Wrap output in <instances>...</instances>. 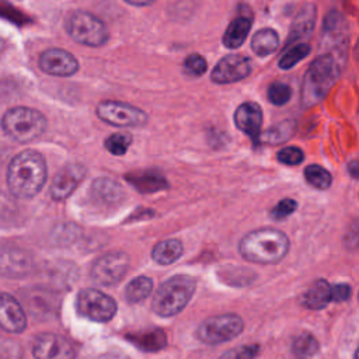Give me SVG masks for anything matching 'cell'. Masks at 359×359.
I'll return each instance as SVG.
<instances>
[{
	"mask_svg": "<svg viewBox=\"0 0 359 359\" xmlns=\"http://www.w3.org/2000/svg\"><path fill=\"white\" fill-rule=\"evenodd\" d=\"M0 359H21V348L15 341L0 338Z\"/></svg>",
	"mask_w": 359,
	"mask_h": 359,
	"instance_id": "obj_36",
	"label": "cell"
},
{
	"mask_svg": "<svg viewBox=\"0 0 359 359\" xmlns=\"http://www.w3.org/2000/svg\"><path fill=\"white\" fill-rule=\"evenodd\" d=\"M292 95V90L286 83L275 81L268 87V100L273 105H285Z\"/></svg>",
	"mask_w": 359,
	"mask_h": 359,
	"instance_id": "obj_32",
	"label": "cell"
},
{
	"mask_svg": "<svg viewBox=\"0 0 359 359\" xmlns=\"http://www.w3.org/2000/svg\"><path fill=\"white\" fill-rule=\"evenodd\" d=\"M339 57L344 56L339 53H324L311 62L302 86V101L304 105L318 102L334 86L342 69Z\"/></svg>",
	"mask_w": 359,
	"mask_h": 359,
	"instance_id": "obj_3",
	"label": "cell"
},
{
	"mask_svg": "<svg viewBox=\"0 0 359 359\" xmlns=\"http://www.w3.org/2000/svg\"><path fill=\"white\" fill-rule=\"evenodd\" d=\"M129 268V255L122 251L107 252L101 255L91 268V278L95 283L111 286L118 283Z\"/></svg>",
	"mask_w": 359,
	"mask_h": 359,
	"instance_id": "obj_10",
	"label": "cell"
},
{
	"mask_svg": "<svg viewBox=\"0 0 359 359\" xmlns=\"http://www.w3.org/2000/svg\"><path fill=\"white\" fill-rule=\"evenodd\" d=\"M130 143H132V136L129 133L118 132V133H112L111 136L107 137L105 147L111 154L122 156L126 153Z\"/></svg>",
	"mask_w": 359,
	"mask_h": 359,
	"instance_id": "obj_31",
	"label": "cell"
},
{
	"mask_svg": "<svg viewBox=\"0 0 359 359\" xmlns=\"http://www.w3.org/2000/svg\"><path fill=\"white\" fill-rule=\"evenodd\" d=\"M126 3H129V4H132V6H139V7H142V6H149V4H151L154 0H125Z\"/></svg>",
	"mask_w": 359,
	"mask_h": 359,
	"instance_id": "obj_41",
	"label": "cell"
},
{
	"mask_svg": "<svg viewBox=\"0 0 359 359\" xmlns=\"http://www.w3.org/2000/svg\"><path fill=\"white\" fill-rule=\"evenodd\" d=\"M314 22H316V7L311 4H307L296 15L293 25L290 28V32H289L286 45H290V43L302 39L303 36H307L313 31Z\"/></svg>",
	"mask_w": 359,
	"mask_h": 359,
	"instance_id": "obj_20",
	"label": "cell"
},
{
	"mask_svg": "<svg viewBox=\"0 0 359 359\" xmlns=\"http://www.w3.org/2000/svg\"><path fill=\"white\" fill-rule=\"evenodd\" d=\"M310 46L307 43H296L293 46H289L287 50L282 55L278 65L280 69H292L294 65H297L302 59H304L310 53Z\"/></svg>",
	"mask_w": 359,
	"mask_h": 359,
	"instance_id": "obj_30",
	"label": "cell"
},
{
	"mask_svg": "<svg viewBox=\"0 0 359 359\" xmlns=\"http://www.w3.org/2000/svg\"><path fill=\"white\" fill-rule=\"evenodd\" d=\"M46 172L43 156L35 150H24L18 153L8 165V189L17 198H32L42 189L46 181Z\"/></svg>",
	"mask_w": 359,
	"mask_h": 359,
	"instance_id": "obj_1",
	"label": "cell"
},
{
	"mask_svg": "<svg viewBox=\"0 0 359 359\" xmlns=\"http://www.w3.org/2000/svg\"><path fill=\"white\" fill-rule=\"evenodd\" d=\"M1 128L15 142L28 143L45 132L46 118L34 108L15 107L3 115Z\"/></svg>",
	"mask_w": 359,
	"mask_h": 359,
	"instance_id": "obj_5",
	"label": "cell"
},
{
	"mask_svg": "<svg viewBox=\"0 0 359 359\" xmlns=\"http://www.w3.org/2000/svg\"><path fill=\"white\" fill-rule=\"evenodd\" d=\"M14 203L11 201V198H8L6 194H3L0 191V220H8L11 219V215L14 213Z\"/></svg>",
	"mask_w": 359,
	"mask_h": 359,
	"instance_id": "obj_37",
	"label": "cell"
},
{
	"mask_svg": "<svg viewBox=\"0 0 359 359\" xmlns=\"http://www.w3.org/2000/svg\"><path fill=\"white\" fill-rule=\"evenodd\" d=\"M32 352L35 359H74L72 344L59 334H41L35 338Z\"/></svg>",
	"mask_w": 359,
	"mask_h": 359,
	"instance_id": "obj_12",
	"label": "cell"
},
{
	"mask_svg": "<svg viewBox=\"0 0 359 359\" xmlns=\"http://www.w3.org/2000/svg\"><path fill=\"white\" fill-rule=\"evenodd\" d=\"M31 255L17 247L0 250V273L6 276H24L31 271Z\"/></svg>",
	"mask_w": 359,
	"mask_h": 359,
	"instance_id": "obj_16",
	"label": "cell"
},
{
	"mask_svg": "<svg viewBox=\"0 0 359 359\" xmlns=\"http://www.w3.org/2000/svg\"><path fill=\"white\" fill-rule=\"evenodd\" d=\"M297 208V202L292 198H285L282 201H279L273 209L271 210V216L275 219V220H283L286 219L287 216H290Z\"/></svg>",
	"mask_w": 359,
	"mask_h": 359,
	"instance_id": "obj_34",
	"label": "cell"
},
{
	"mask_svg": "<svg viewBox=\"0 0 359 359\" xmlns=\"http://www.w3.org/2000/svg\"><path fill=\"white\" fill-rule=\"evenodd\" d=\"M77 313L88 320L107 323L116 313V302L98 289H81L76 299Z\"/></svg>",
	"mask_w": 359,
	"mask_h": 359,
	"instance_id": "obj_8",
	"label": "cell"
},
{
	"mask_svg": "<svg viewBox=\"0 0 359 359\" xmlns=\"http://www.w3.org/2000/svg\"><path fill=\"white\" fill-rule=\"evenodd\" d=\"M38 65L42 72L59 77L73 76L79 70V62L76 57L70 52L59 48L43 50L38 59Z\"/></svg>",
	"mask_w": 359,
	"mask_h": 359,
	"instance_id": "obj_11",
	"label": "cell"
},
{
	"mask_svg": "<svg viewBox=\"0 0 359 359\" xmlns=\"http://www.w3.org/2000/svg\"><path fill=\"white\" fill-rule=\"evenodd\" d=\"M332 290V302H344L351 296V286L346 283H338L331 286Z\"/></svg>",
	"mask_w": 359,
	"mask_h": 359,
	"instance_id": "obj_38",
	"label": "cell"
},
{
	"mask_svg": "<svg viewBox=\"0 0 359 359\" xmlns=\"http://www.w3.org/2000/svg\"><path fill=\"white\" fill-rule=\"evenodd\" d=\"M98 359H129V358L119 352H107V353H102Z\"/></svg>",
	"mask_w": 359,
	"mask_h": 359,
	"instance_id": "obj_40",
	"label": "cell"
},
{
	"mask_svg": "<svg viewBox=\"0 0 359 359\" xmlns=\"http://www.w3.org/2000/svg\"><path fill=\"white\" fill-rule=\"evenodd\" d=\"M318 352V342L310 332L299 334L292 342V353L296 359H310Z\"/></svg>",
	"mask_w": 359,
	"mask_h": 359,
	"instance_id": "obj_28",
	"label": "cell"
},
{
	"mask_svg": "<svg viewBox=\"0 0 359 359\" xmlns=\"http://www.w3.org/2000/svg\"><path fill=\"white\" fill-rule=\"evenodd\" d=\"M236 126L254 140L258 139L262 125V109L258 104L247 101L238 105L234 112Z\"/></svg>",
	"mask_w": 359,
	"mask_h": 359,
	"instance_id": "obj_17",
	"label": "cell"
},
{
	"mask_svg": "<svg viewBox=\"0 0 359 359\" xmlns=\"http://www.w3.org/2000/svg\"><path fill=\"white\" fill-rule=\"evenodd\" d=\"M196 282L192 276L180 273L174 275L160 285L151 300V309L161 317L178 314L191 300Z\"/></svg>",
	"mask_w": 359,
	"mask_h": 359,
	"instance_id": "obj_4",
	"label": "cell"
},
{
	"mask_svg": "<svg viewBox=\"0 0 359 359\" xmlns=\"http://www.w3.org/2000/svg\"><path fill=\"white\" fill-rule=\"evenodd\" d=\"M244 321L240 316L227 313L206 318L196 330V337L201 342L208 345H217L230 341L241 334Z\"/></svg>",
	"mask_w": 359,
	"mask_h": 359,
	"instance_id": "obj_7",
	"label": "cell"
},
{
	"mask_svg": "<svg viewBox=\"0 0 359 359\" xmlns=\"http://www.w3.org/2000/svg\"><path fill=\"white\" fill-rule=\"evenodd\" d=\"M251 73V60L243 55H229L217 62L212 72V80L217 84H229L245 79Z\"/></svg>",
	"mask_w": 359,
	"mask_h": 359,
	"instance_id": "obj_13",
	"label": "cell"
},
{
	"mask_svg": "<svg viewBox=\"0 0 359 359\" xmlns=\"http://www.w3.org/2000/svg\"><path fill=\"white\" fill-rule=\"evenodd\" d=\"M208 69V62L203 56L198 55V53H192L189 55L185 62H184V70L188 76L192 77H199L202 76Z\"/></svg>",
	"mask_w": 359,
	"mask_h": 359,
	"instance_id": "obj_33",
	"label": "cell"
},
{
	"mask_svg": "<svg viewBox=\"0 0 359 359\" xmlns=\"http://www.w3.org/2000/svg\"><path fill=\"white\" fill-rule=\"evenodd\" d=\"M351 165H352V175L356 177V174H358V172H356V161H352Z\"/></svg>",
	"mask_w": 359,
	"mask_h": 359,
	"instance_id": "obj_43",
	"label": "cell"
},
{
	"mask_svg": "<svg viewBox=\"0 0 359 359\" xmlns=\"http://www.w3.org/2000/svg\"><path fill=\"white\" fill-rule=\"evenodd\" d=\"M0 327L8 332H22L27 327V317L21 304L4 292H0Z\"/></svg>",
	"mask_w": 359,
	"mask_h": 359,
	"instance_id": "obj_15",
	"label": "cell"
},
{
	"mask_svg": "<svg viewBox=\"0 0 359 359\" xmlns=\"http://www.w3.org/2000/svg\"><path fill=\"white\" fill-rule=\"evenodd\" d=\"M296 132V122L294 121H283L280 123H276L275 126L269 128L264 133H259L258 142L266 143V144H279L290 139Z\"/></svg>",
	"mask_w": 359,
	"mask_h": 359,
	"instance_id": "obj_25",
	"label": "cell"
},
{
	"mask_svg": "<svg viewBox=\"0 0 359 359\" xmlns=\"http://www.w3.org/2000/svg\"><path fill=\"white\" fill-rule=\"evenodd\" d=\"M128 339L136 345L139 349L146 352H157L167 345V337L165 332L160 328L147 330L142 332H136L132 335H128Z\"/></svg>",
	"mask_w": 359,
	"mask_h": 359,
	"instance_id": "obj_21",
	"label": "cell"
},
{
	"mask_svg": "<svg viewBox=\"0 0 359 359\" xmlns=\"http://www.w3.org/2000/svg\"><path fill=\"white\" fill-rule=\"evenodd\" d=\"M86 177V168L80 164H69L63 167L52 180L50 195L56 201L66 199L77 188Z\"/></svg>",
	"mask_w": 359,
	"mask_h": 359,
	"instance_id": "obj_14",
	"label": "cell"
},
{
	"mask_svg": "<svg viewBox=\"0 0 359 359\" xmlns=\"http://www.w3.org/2000/svg\"><path fill=\"white\" fill-rule=\"evenodd\" d=\"M126 181L130 182L142 194L157 192L168 187L167 180L160 172L151 170L130 172L126 175Z\"/></svg>",
	"mask_w": 359,
	"mask_h": 359,
	"instance_id": "obj_18",
	"label": "cell"
},
{
	"mask_svg": "<svg viewBox=\"0 0 359 359\" xmlns=\"http://www.w3.org/2000/svg\"><path fill=\"white\" fill-rule=\"evenodd\" d=\"M259 352V346L257 344L245 345L234 351V359H254Z\"/></svg>",
	"mask_w": 359,
	"mask_h": 359,
	"instance_id": "obj_39",
	"label": "cell"
},
{
	"mask_svg": "<svg viewBox=\"0 0 359 359\" xmlns=\"http://www.w3.org/2000/svg\"><path fill=\"white\" fill-rule=\"evenodd\" d=\"M289 247L290 241L283 231L264 227L247 233L238 244V251L250 262L275 264L287 254Z\"/></svg>",
	"mask_w": 359,
	"mask_h": 359,
	"instance_id": "obj_2",
	"label": "cell"
},
{
	"mask_svg": "<svg viewBox=\"0 0 359 359\" xmlns=\"http://www.w3.org/2000/svg\"><path fill=\"white\" fill-rule=\"evenodd\" d=\"M93 195L102 202L112 203L123 196V189L111 178H98L93 184Z\"/></svg>",
	"mask_w": 359,
	"mask_h": 359,
	"instance_id": "obj_26",
	"label": "cell"
},
{
	"mask_svg": "<svg viewBox=\"0 0 359 359\" xmlns=\"http://www.w3.org/2000/svg\"><path fill=\"white\" fill-rule=\"evenodd\" d=\"M151 289H153L151 278L140 275L128 283L125 289V299L129 303H139L151 293Z\"/></svg>",
	"mask_w": 359,
	"mask_h": 359,
	"instance_id": "obj_27",
	"label": "cell"
},
{
	"mask_svg": "<svg viewBox=\"0 0 359 359\" xmlns=\"http://www.w3.org/2000/svg\"><path fill=\"white\" fill-rule=\"evenodd\" d=\"M4 49H6V41H4V39L0 36V56L3 55Z\"/></svg>",
	"mask_w": 359,
	"mask_h": 359,
	"instance_id": "obj_42",
	"label": "cell"
},
{
	"mask_svg": "<svg viewBox=\"0 0 359 359\" xmlns=\"http://www.w3.org/2000/svg\"><path fill=\"white\" fill-rule=\"evenodd\" d=\"M279 46V36L276 31L271 28H262L257 31L251 39V49L258 56H266L273 53Z\"/></svg>",
	"mask_w": 359,
	"mask_h": 359,
	"instance_id": "obj_24",
	"label": "cell"
},
{
	"mask_svg": "<svg viewBox=\"0 0 359 359\" xmlns=\"http://www.w3.org/2000/svg\"><path fill=\"white\" fill-rule=\"evenodd\" d=\"M182 254V243L177 238H168L157 243L153 247L151 258L161 265H168L175 262Z\"/></svg>",
	"mask_w": 359,
	"mask_h": 359,
	"instance_id": "obj_23",
	"label": "cell"
},
{
	"mask_svg": "<svg viewBox=\"0 0 359 359\" xmlns=\"http://www.w3.org/2000/svg\"><path fill=\"white\" fill-rule=\"evenodd\" d=\"M97 115L101 121L114 126H143L147 115L140 108L121 101H102L97 107Z\"/></svg>",
	"mask_w": 359,
	"mask_h": 359,
	"instance_id": "obj_9",
	"label": "cell"
},
{
	"mask_svg": "<svg viewBox=\"0 0 359 359\" xmlns=\"http://www.w3.org/2000/svg\"><path fill=\"white\" fill-rule=\"evenodd\" d=\"M66 31L70 38L86 46H102L108 41L105 24L88 11H74L66 20Z\"/></svg>",
	"mask_w": 359,
	"mask_h": 359,
	"instance_id": "obj_6",
	"label": "cell"
},
{
	"mask_svg": "<svg viewBox=\"0 0 359 359\" xmlns=\"http://www.w3.org/2000/svg\"><path fill=\"white\" fill-rule=\"evenodd\" d=\"M250 28H251L250 17H247L245 14L236 17L224 31V35H223L224 46L233 49L243 45V42L247 38V34L250 32Z\"/></svg>",
	"mask_w": 359,
	"mask_h": 359,
	"instance_id": "obj_22",
	"label": "cell"
},
{
	"mask_svg": "<svg viewBox=\"0 0 359 359\" xmlns=\"http://www.w3.org/2000/svg\"><path fill=\"white\" fill-rule=\"evenodd\" d=\"M302 302L310 310L324 309L328 303L332 302L331 285L324 279L316 280L313 286L303 294Z\"/></svg>",
	"mask_w": 359,
	"mask_h": 359,
	"instance_id": "obj_19",
	"label": "cell"
},
{
	"mask_svg": "<svg viewBox=\"0 0 359 359\" xmlns=\"http://www.w3.org/2000/svg\"><path fill=\"white\" fill-rule=\"evenodd\" d=\"M304 177H306V181L317 189H327L332 182L331 174L318 164L307 165L304 168Z\"/></svg>",
	"mask_w": 359,
	"mask_h": 359,
	"instance_id": "obj_29",
	"label": "cell"
},
{
	"mask_svg": "<svg viewBox=\"0 0 359 359\" xmlns=\"http://www.w3.org/2000/svg\"><path fill=\"white\" fill-rule=\"evenodd\" d=\"M303 158H304L303 151L294 146L283 147L278 153V160L286 165H299L303 161Z\"/></svg>",
	"mask_w": 359,
	"mask_h": 359,
	"instance_id": "obj_35",
	"label": "cell"
}]
</instances>
